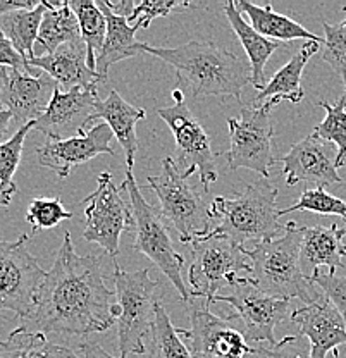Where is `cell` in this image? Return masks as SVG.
<instances>
[{
	"label": "cell",
	"instance_id": "6da1fadb",
	"mask_svg": "<svg viewBox=\"0 0 346 358\" xmlns=\"http://www.w3.org/2000/svg\"><path fill=\"white\" fill-rule=\"evenodd\" d=\"M114 296L103 281L100 259L78 255L66 231L54 266L36 293L31 320L43 334L106 333L115 324Z\"/></svg>",
	"mask_w": 346,
	"mask_h": 358
},
{
	"label": "cell",
	"instance_id": "7a4b0ae2",
	"mask_svg": "<svg viewBox=\"0 0 346 358\" xmlns=\"http://www.w3.org/2000/svg\"><path fill=\"white\" fill-rule=\"evenodd\" d=\"M141 52L173 67L178 80L192 90L193 96H233L241 100L243 88L252 83L250 61L214 42H188L174 48L152 47L141 42Z\"/></svg>",
	"mask_w": 346,
	"mask_h": 358
},
{
	"label": "cell",
	"instance_id": "3957f363",
	"mask_svg": "<svg viewBox=\"0 0 346 358\" xmlns=\"http://www.w3.org/2000/svg\"><path fill=\"white\" fill-rule=\"evenodd\" d=\"M210 212L214 219L212 233L222 234L245 252L274 240L286 229V224L279 222L277 188L269 179H259L233 199L215 196Z\"/></svg>",
	"mask_w": 346,
	"mask_h": 358
},
{
	"label": "cell",
	"instance_id": "277c9868",
	"mask_svg": "<svg viewBox=\"0 0 346 358\" xmlns=\"http://www.w3.org/2000/svg\"><path fill=\"white\" fill-rule=\"evenodd\" d=\"M301 243L303 227L295 221H289L281 236L247 250L252 264L248 278L271 296L281 300L298 298L303 305L312 303L321 294V288L301 272Z\"/></svg>",
	"mask_w": 346,
	"mask_h": 358
},
{
	"label": "cell",
	"instance_id": "5b68a950",
	"mask_svg": "<svg viewBox=\"0 0 346 358\" xmlns=\"http://www.w3.org/2000/svg\"><path fill=\"white\" fill-rule=\"evenodd\" d=\"M115 303L113 315L117 324V339L121 358L143 355L147 352L145 339L152 333L155 320V300L159 282L150 278L148 268L128 272L114 260Z\"/></svg>",
	"mask_w": 346,
	"mask_h": 358
},
{
	"label": "cell",
	"instance_id": "8992f818",
	"mask_svg": "<svg viewBox=\"0 0 346 358\" xmlns=\"http://www.w3.org/2000/svg\"><path fill=\"white\" fill-rule=\"evenodd\" d=\"M122 186H124L126 193L129 196L133 219H135V227H133L135 243H133V248L147 255L150 262H154L155 266L161 268L162 274L167 275V279L173 282V286L178 289V293L186 303V301L192 300V293H189V288L185 285V279L181 275L185 260L174 248L169 227H167V221L162 215L161 208L154 207V205L145 200L138 185H136L135 176H133V171L126 169Z\"/></svg>",
	"mask_w": 346,
	"mask_h": 358
},
{
	"label": "cell",
	"instance_id": "52a82bcc",
	"mask_svg": "<svg viewBox=\"0 0 346 358\" xmlns=\"http://www.w3.org/2000/svg\"><path fill=\"white\" fill-rule=\"evenodd\" d=\"M147 182L159 196L162 215L178 231L181 243H193L214 231L210 207L202 195L186 182L173 157H166L161 174L147 178Z\"/></svg>",
	"mask_w": 346,
	"mask_h": 358
},
{
	"label": "cell",
	"instance_id": "ba28073f",
	"mask_svg": "<svg viewBox=\"0 0 346 358\" xmlns=\"http://www.w3.org/2000/svg\"><path fill=\"white\" fill-rule=\"evenodd\" d=\"M241 272H252L247 252L222 234L210 233L192 243V264L188 282L192 298H203L214 303L217 291L228 286Z\"/></svg>",
	"mask_w": 346,
	"mask_h": 358
},
{
	"label": "cell",
	"instance_id": "9c48e42d",
	"mask_svg": "<svg viewBox=\"0 0 346 358\" xmlns=\"http://www.w3.org/2000/svg\"><path fill=\"white\" fill-rule=\"evenodd\" d=\"M273 103L243 107L240 117H229L231 147L224 154L231 171L250 169L262 179L271 178V167L276 164L273 155L274 128L271 122Z\"/></svg>",
	"mask_w": 346,
	"mask_h": 358
},
{
	"label": "cell",
	"instance_id": "30bf717a",
	"mask_svg": "<svg viewBox=\"0 0 346 358\" xmlns=\"http://www.w3.org/2000/svg\"><path fill=\"white\" fill-rule=\"evenodd\" d=\"M174 106L161 107L157 114L169 126L176 143V164L185 179L199 173L200 182L206 188H210L212 182L217 181L219 174L215 169L214 152L210 148L208 134L200 124L199 119L192 114L186 103L183 92L180 88L173 90Z\"/></svg>",
	"mask_w": 346,
	"mask_h": 358
},
{
	"label": "cell",
	"instance_id": "8fae6325",
	"mask_svg": "<svg viewBox=\"0 0 346 358\" xmlns=\"http://www.w3.org/2000/svg\"><path fill=\"white\" fill-rule=\"evenodd\" d=\"M124 186H115L113 174L102 173L96 178V189L83 200V240L102 246L113 260L119 253L121 234L133 231L131 203H126Z\"/></svg>",
	"mask_w": 346,
	"mask_h": 358
},
{
	"label": "cell",
	"instance_id": "7c38bea8",
	"mask_svg": "<svg viewBox=\"0 0 346 358\" xmlns=\"http://www.w3.org/2000/svg\"><path fill=\"white\" fill-rule=\"evenodd\" d=\"M31 238L21 234L16 241H0V312H13L20 319H31L35 300L47 272L26 243Z\"/></svg>",
	"mask_w": 346,
	"mask_h": 358
},
{
	"label": "cell",
	"instance_id": "4fadbf2b",
	"mask_svg": "<svg viewBox=\"0 0 346 358\" xmlns=\"http://www.w3.org/2000/svg\"><path fill=\"white\" fill-rule=\"evenodd\" d=\"M226 288L228 294H217L214 303H228L234 307L236 313L245 322V338L250 345L267 343L274 346V331L282 320L291 317L289 300H281L264 293L250 278H236Z\"/></svg>",
	"mask_w": 346,
	"mask_h": 358
},
{
	"label": "cell",
	"instance_id": "5bb4252c",
	"mask_svg": "<svg viewBox=\"0 0 346 358\" xmlns=\"http://www.w3.org/2000/svg\"><path fill=\"white\" fill-rule=\"evenodd\" d=\"M189 315V329H178L193 358H247L255 355V348L247 341L245 334L229 326V320L214 315L208 310V301L192 298L186 301Z\"/></svg>",
	"mask_w": 346,
	"mask_h": 358
},
{
	"label": "cell",
	"instance_id": "9a60e30c",
	"mask_svg": "<svg viewBox=\"0 0 346 358\" xmlns=\"http://www.w3.org/2000/svg\"><path fill=\"white\" fill-rule=\"evenodd\" d=\"M113 136V129L106 122H99L68 140H47L36 148V159L40 166L54 171L61 179H66L74 167L90 162L95 157H114L115 150L110 145Z\"/></svg>",
	"mask_w": 346,
	"mask_h": 358
},
{
	"label": "cell",
	"instance_id": "2e32d148",
	"mask_svg": "<svg viewBox=\"0 0 346 358\" xmlns=\"http://www.w3.org/2000/svg\"><path fill=\"white\" fill-rule=\"evenodd\" d=\"M277 160L282 162V174L288 186L308 182L315 185V188H326L345 181L338 174L336 157H333L331 145L317 134L303 138Z\"/></svg>",
	"mask_w": 346,
	"mask_h": 358
},
{
	"label": "cell",
	"instance_id": "e0dca14e",
	"mask_svg": "<svg viewBox=\"0 0 346 358\" xmlns=\"http://www.w3.org/2000/svg\"><path fill=\"white\" fill-rule=\"evenodd\" d=\"M289 319L298 327L300 336L310 343L312 357L327 358V353L333 352L334 358H340L338 348L346 345V324L322 291L312 303L295 308Z\"/></svg>",
	"mask_w": 346,
	"mask_h": 358
},
{
	"label": "cell",
	"instance_id": "ac0fdd59",
	"mask_svg": "<svg viewBox=\"0 0 346 358\" xmlns=\"http://www.w3.org/2000/svg\"><path fill=\"white\" fill-rule=\"evenodd\" d=\"M96 102V88H73L69 92L57 88L45 114L35 121V129L55 141L78 136L90 124Z\"/></svg>",
	"mask_w": 346,
	"mask_h": 358
},
{
	"label": "cell",
	"instance_id": "d6986e66",
	"mask_svg": "<svg viewBox=\"0 0 346 358\" xmlns=\"http://www.w3.org/2000/svg\"><path fill=\"white\" fill-rule=\"evenodd\" d=\"M59 85L50 76L40 71L38 76L9 69L3 107L13 112L14 122L20 128L35 122L45 114Z\"/></svg>",
	"mask_w": 346,
	"mask_h": 358
},
{
	"label": "cell",
	"instance_id": "ffe728a7",
	"mask_svg": "<svg viewBox=\"0 0 346 358\" xmlns=\"http://www.w3.org/2000/svg\"><path fill=\"white\" fill-rule=\"evenodd\" d=\"M29 67L48 74L62 92L73 88H96L99 83L106 81L88 66L87 45L83 40L62 45L54 54L36 55L29 61Z\"/></svg>",
	"mask_w": 346,
	"mask_h": 358
},
{
	"label": "cell",
	"instance_id": "44dd1931",
	"mask_svg": "<svg viewBox=\"0 0 346 358\" xmlns=\"http://www.w3.org/2000/svg\"><path fill=\"white\" fill-rule=\"evenodd\" d=\"M346 227L314 226L303 227V243L300 252L301 272L307 279H312L321 267L329 268V274H336V268H345L346 257Z\"/></svg>",
	"mask_w": 346,
	"mask_h": 358
},
{
	"label": "cell",
	"instance_id": "7402d4cb",
	"mask_svg": "<svg viewBox=\"0 0 346 358\" xmlns=\"http://www.w3.org/2000/svg\"><path fill=\"white\" fill-rule=\"evenodd\" d=\"M145 119V109L133 107L126 102L115 90L109 93L106 100L96 102L90 124L102 121L113 129L114 138L121 143L126 154V169L131 171L135 166V157L138 152V138H136V124Z\"/></svg>",
	"mask_w": 346,
	"mask_h": 358
},
{
	"label": "cell",
	"instance_id": "603a6c76",
	"mask_svg": "<svg viewBox=\"0 0 346 358\" xmlns=\"http://www.w3.org/2000/svg\"><path fill=\"white\" fill-rule=\"evenodd\" d=\"M322 43L324 42H314V40L303 42L300 50L267 81L266 88L255 96V102H271L273 106H277L282 100L291 103L301 102L305 96L303 88H301V76H303L305 66L321 50Z\"/></svg>",
	"mask_w": 346,
	"mask_h": 358
},
{
	"label": "cell",
	"instance_id": "cb8c5ba5",
	"mask_svg": "<svg viewBox=\"0 0 346 358\" xmlns=\"http://www.w3.org/2000/svg\"><path fill=\"white\" fill-rule=\"evenodd\" d=\"M96 6L100 7V10L103 13L107 21V36L106 43H103L102 52L96 57V74L102 76L106 80L107 71L109 67L115 64V62H121L124 59L136 57L141 52V42L135 38L136 31H138V26L129 24L128 17H122L114 14L113 10L107 7L106 0H99Z\"/></svg>",
	"mask_w": 346,
	"mask_h": 358
},
{
	"label": "cell",
	"instance_id": "d4e9b609",
	"mask_svg": "<svg viewBox=\"0 0 346 358\" xmlns=\"http://www.w3.org/2000/svg\"><path fill=\"white\" fill-rule=\"evenodd\" d=\"M236 7L241 14H247L250 20V26L257 33L266 36L273 42H295V40H305V42H324L312 31L305 29L300 22L284 14L276 13L271 3L267 6H255L247 0H236Z\"/></svg>",
	"mask_w": 346,
	"mask_h": 358
},
{
	"label": "cell",
	"instance_id": "484cf974",
	"mask_svg": "<svg viewBox=\"0 0 346 358\" xmlns=\"http://www.w3.org/2000/svg\"><path fill=\"white\" fill-rule=\"evenodd\" d=\"M224 14L226 17H228L231 28L236 33V36L240 38V42L243 45L245 52H247L248 55V61H250L252 64V85L262 92L267 85L266 64L271 59V55L281 47V42H273V40H267L266 36L257 33L255 29L243 20L241 13L238 10L236 3L231 2V0L224 3Z\"/></svg>",
	"mask_w": 346,
	"mask_h": 358
},
{
	"label": "cell",
	"instance_id": "4316f807",
	"mask_svg": "<svg viewBox=\"0 0 346 358\" xmlns=\"http://www.w3.org/2000/svg\"><path fill=\"white\" fill-rule=\"evenodd\" d=\"M47 10L43 14L36 43L47 54H54L59 47L81 40L80 22L71 9L69 2H45Z\"/></svg>",
	"mask_w": 346,
	"mask_h": 358
},
{
	"label": "cell",
	"instance_id": "83f0119b",
	"mask_svg": "<svg viewBox=\"0 0 346 358\" xmlns=\"http://www.w3.org/2000/svg\"><path fill=\"white\" fill-rule=\"evenodd\" d=\"M0 358H80L69 348L48 341L42 331L17 327L0 343Z\"/></svg>",
	"mask_w": 346,
	"mask_h": 358
},
{
	"label": "cell",
	"instance_id": "f1b7e54d",
	"mask_svg": "<svg viewBox=\"0 0 346 358\" xmlns=\"http://www.w3.org/2000/svg\"><path fill=\"white\" fill-rule=\"evenodd\" d=\"M45 10V2H42L35 9L16 10V13L0 16V31L13 42L16 50L28 62L36 57L35 43L38 40L40 26H42Z\"/></svg>",
	"mask_w": 346,
	"mask_h": 358
},
{
	"label": "cell",
	"instance_id": "f546056e",
	"mask_svg": "<svg viewBox=\"0 0 346 358\" xmlns=\"http://www.w3.org/2000/svg\"><path fill=\"white\" fill-rule=\"evenodd\" d=\"M71 9L80 22L81 40L87 45L88 66L95 71L96 57L102 52L107 36V21L100 7L92 0H71Z\"/></svg>",
	"mask_w": 346,
	"mask_h": 358
},
{
	"label": "cell",
	"instance_id": "4dcf8cb0",
	"mask_svg": "<svg viewBox=\"0 0 346 358\" xmlns=\"http://www.w3.org/2000/svg\"><path fill=\"white\" fill-rule=\"evenodd\" d=\"M148 358H193L188 346L181 339L178 327L173 326L164 305L159 301L152 327V343Z\"/></svg>",
	"mask_w": 346,
	"mask_h": 358
},
{
	"label": "cell",
	"instance_id": "1f68e13d",
	"mask_svg": "<svg viewBox=\"0 0 346 358\" xmlns=\"http://www.w3.org/2000/svg\"><path fill=\"white\" fill-rule=\"evenodd\" d=\"M35 129V122L17 128V131L0 143V196L10 203L13 196L17 193V186L14 182V174L20 167L21 157H23L24 140L28 133Z\"/></svg>",
	"mask_w": 346,
	"mask_h": 358
},
{
	"label": "cell",
	"instance_id": "d6a6232c",
	"mask_svg": "<svg viewBox=\"0 0 346 358\" xmlns=\"http://www.w3.org/2000/svg\"><path fill=\"white\" fill-rule=\"evenodd\" d=\"M326 110V117L315 126L314 134L327 143L336 145V167L346 166V93L336 103L319 102Z\"/></svg>",
	"mask_w": 346,
	"mask_h": 358
},
{
	"label": "cell",
	"instance_id": "836d02e7",
	"mask_svg": "<svg viewBox=\"0 0 346 358\" xmlns=\"http://www.w3.org/2000/svg\"><path fill=\"white\" fill-rule=\"evenodd\" d=\"M298 210L315 212V214L321 215H338V217L346 221V200L331 195V193L326 192V188H310L301 192L300 199L295 205L279 210V217Z\"/></svg>",
	"mask_w": 346,
	"mask_h": 358
},
{
	"label": "cell",
	"instance_id": "e575fe53",
	"mask_svg": "<svg viewBox=\"0 0 346 358\" xmlns=\"http://www.w3.org/2000/svg\"><path fill=\"white\" fill-rule=\"evenodd\" d=\"M324 43L322 59L343 80L346 93V17L341 22L322 21Z\"/></svg>",
	"mask_w": 346,
	"mask_h": 358
},
{
	"label": "cell",
	"instance_id": "d590c367",
	"mask_svg": "<svg viewBox=\"0 0 346 358\" xmlns=\"http://www.w3.org/2000/svg\"><path fill=\"white\" fill-rule=\"evenodd\" d=\"M73 219V212L66 210L61 199H35L29 201L26 221L31 224V234L42 229H52L61 222Z\"/></svg>",
	"mask_w": 346,
	"mask_h": 358
},
{
	"label": "cell",
	"instance_id": "8d00e7d4",
	"mask_svg": "<svg viewBox=\"0 0 346 358\" xmlns=\"http://www.w3.org/2000/svg\"><path fill=\"white\" fill-rule=\"evenodd\" d=\"M192 7H195V3L176 2V0H143V2H136L128 22L138 26L140 29H147L157 17L169 16L174 9H192Z\"/></svg>",
	"mask_w": 346,
	"mask_h": 358
},
{
	"label": "cell",
	"instance_id": "74e56055",
	"mask_svg": "<svg viewBox=\"0 0 346 358\" xmlns=\"http://www.w3.org/2000/svg\"><path fill=\"white\" fill-rule=\"evenodd\" d=\"M310 343H305L303 336H286L271 348L257 346L255 358H314Z\"/></svg>",
	"mask_w": 346,
	"mask_h": 358
},
{
	"label": "cell",
	"instance_id": "f35d334b",
	"mask_svg": "<svg viewBox=\"0 0 346 358\" xmlns=\"http://www.w3.org/2000/svg\"><path fill=\"white\" fill-rule=\"evenodd\" d=\"M310 281L317 288H321L322 293L329 298V301L341 313L346 324V275H336L319 271Z\"/></svg>",
	"mask_w": 346,
	"mask_h": 358
},
{
	"label": "cell",
	"instance_id": "ab89813d",
	"mask_svg": "<svg viewBox=\"0 0 346 358\" xmlns=\"http://www.w3.org/2000/svg\"><path fill=\"white\" fill-rule=\"evenodd\" d=\"M0 66L9 67V69L20 71V73L33 74V76H38L40 71L29 67V62L26 61L23 55L16 50L13 42L0 31Z\"/></svg>",
	"mask_w": 346,
	"mask_h": 358
},
{
	"label": "cell",
	"instance_id": "60d3db41",
	"mask_svg": "<svg viewBox=\"0 0 346 358\" xmlns=\"http://www.w3.org/2000/svg\"><path fill=\"white\" fill-rule=\"evenodd\" d=\"M80 352H81V358H121V357H113L110 353H107L106 350L102 348L96 343H83L80 345Z\"/></svg>",
	"mask_w": 346,
	"mask_h": 358
},
{
	"label": "cell",
	"instance_id": "b9f144b4",
	"mask_svg": "<svg viewBox=\"0 0 346 358\" xmlns=\"http://www.w3.org/2000/svg\"><path fill=\"white\" fill-rule=\"evenodd\" d=\"M106 3L114 14H117V16H122V17H128V20L131 17L133 10H135L136 7V2H133V0H119V2H106Z\"/></svg>",
	"mask_w": 346,
	"mask_h": 358
},
{
	"label": "cell",
	"instance_id": "7bdbcfd3",
	"mask_svg": "<svg viewBox=\"0 0 346 358\" xmlns=\"http://www.w3.org/2000/svg\"><path fill=\"white\" fill-rule=\"evenodd\" d=\"M14 121V115L13 112L7 110V109H2L0 110V141L3 140V138L9 134V129H10V122ZM3 143V141H2Z\"/></svg>",
	"mask_w": 346,
	"mask_h": 358
},
{
	"label": "cell",
	"instance_id": "ee69618b",
	"mask_svg": "<svg viewBox=\"0 0 346 358\" xmlns=\"http://www.w3.org/2000/svg\"><path fill=\"white\" fill-rule=\"evenodd\" d=\"M7 81H9V67L0 66V110L6 109L3 107V93H6Z\"/></svg>",
	"mask_w": 346,
	"mask_h": 358
},
{
	"label": "cell",
	"instance_id": "f6af8a7d",
	"mask_svg": "<svg viewBox=\"0 0 346 358\" xmlns=\"http://www.w3.org/2000/svg\"><path fill=\"white\" fill-rule=\"evenodd\" d=\"M6 205H9V203H7V201H6V200H3V199H2V196H0V207H6Z\"/></svg>",
	"mask_w": 346,
	"mask_h": 358
},
{
	"label": "cell",
	"instance_id": "bcb514c9",
	"mask_svg": "<svg viewBox=\"0 0 346 358\" xmlns=\"http://www.w3.org/2000/svg\"><path fill=\"white\" fill-rule=\"evenodd\" d=\"M343 10H345V13H346V7H343Z\"/></svg>",
	"mask_w": 346,
	"mask_h": 358
}]
</instances>
